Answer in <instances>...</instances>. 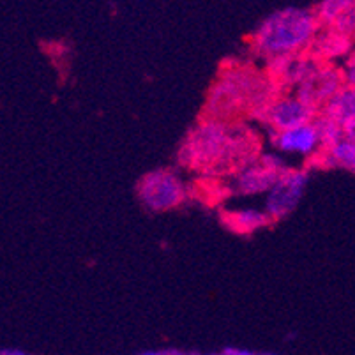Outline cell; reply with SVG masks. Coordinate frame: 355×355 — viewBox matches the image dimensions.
<instances>
[{
    "instance_id": "obj_25",
    "label": "cell",
    "mask_w": 355,
    "mask_h": 355,
    "mask_svg": "<svg viewBox=\"0 0 355 355\" xmlns=\"http://www.w3.org/2000/svg\"><path fill=\"white\" fill-rule=\"evenodd\" d=\"M267 355H272V354H267Z\"/></svg>"
},
{
    "instance_id": "obj_15",
    "label": "cell",
    "mask_w": 355,
    "mask_h": 355,
    "mask_svg": "<svg viewBox=\"0 0 355 355\" xmlns=\"http://www.w3.org/2000/svg\"><path fill=\"white\" fill-rule=\"evenodd\" d=\"M316 131H318V137H320L322 147L331 148L336 144H340L343 140V125L338 124L336 121H332L331 117L324 114H318L313 121Z\"/></svg>"
},
{
    "instance_id": "obj_16",
    "label": "cell",
    "mask_w": 355,
    "mask_h": 355,
    "mask_svg": "<svg viewBox=\"0 0 355 355\" xmlns=\"http://www.w3.org/2000/svg\"><path fill=\"white\" fill-rule=\"evenodd\" d=\"M332 159V166L343 168L347 172L355 173V144L348 140H341L334 147L325 148Z\"/></svg>"
},
{
    "instance_id": "obj_12",
    "label": "cell",
    "mask_w": 355,
    "mask_h": 355,
    "mask_svg": "<svg viewBox=\"0 0 355 355\" xmlns=\"http://www.w3.org/2000/svg\"><path fill=\"white\" fill-rule=\"evenodd\" d=\"M223 221L235 234L248 235L267 227L269 223H272V219L269 218V214L263 209L241 207L235 209V211L225 212Z\"/></svg>"
},
{
    "instance_id": "obj_9",
    "label": "cell",
    "mask_w": 355,
    "mask_h": 355,
    "mask_svg": "<svg viewBox=\"0 0 355 355\" xmlns=\"http://www.w3.org/2000/svg\"><path fill=\"white\" fill-rule=\"evenodd\" d=\"M272 145L283 156H301L311 159L316 153H320L322 141L315 124H304L288 131L272 133Z\"/></svg>"
},
{
    "instance_id": "obj_6",
    "label": "cell",
    "mask_w": 355,
    "mask_h": 355,
    "mask_svg": "<svg viewBox=\"0 0 355 355\" xmlns=\"http://www.w3.org/2000/svg\"><path fill=\"white\" fill-rule=\"evenodd\" d=\"M345 87L341 67L336 64L320 62L313 71L311 76L302 85L293 90V94L302 103L313 108L316 114H320L322 108L334 98Z\"/></svg>"
},
{
    "instance_id": "obj_19",
    "label": "cell",
    "mask_w": 355,
    "mask_h": 355,
    "mask_svg": "<svg viewBox=\"0 0 355 355\" xmlns=\"http://www.w3.org/2000/svg\"><path fill=\"white\" fill-rule=\"evenodd\" d=\"M225 355H254V354H251V352H248V350H227L225 352Z\"/></svg>"
},
{
    "instance_id": "obj_20",
    "label": "cell",
    "mask_w": 355,
    "mask_h": 355,
    "mask_svg": "<svg viewBox=\"0 0 355 355\" xmlns=\"http://www.w3.org/2000/svg\"><path fill=\"white\" fill-rule=\"evenodd\" d=\"M0 355H25V354L18 350H8V352H0Z\"/></svg>"
},
{
    "instance_id": "obj_13",
    "label": "cell",
    "mask_w": 355,
    "mask_h": 355,
    "mask_svg": "<svg viewBox=\"0 0 355 355\" xmlns=\"http://www.w3.org/2000/svg\"><path fill=\"white\" fill-rule=\"evenodd\" d=\"M320 114L327 115L338 124H347L355 119V89L343 87V89L322 108Z\"/></svg>"
},
{
    "instance_id": "obj_4",
    "label": "cell",
    "mask_w": 355,
    "mask_h": 355,
    "mask_svg": "<svg viewBox=\"0 0 355 355\" xmlns=\"http://www.w3.org/2000/svg\"><path fill=\"white\" fill-rule=\"evenodd\" d=\"M309 182V172L306 168H290L277 177L272 188L263 198V211L272 221L285 219L301 203Z\"/></svg>"
},
{
    "instance_id": "obj_1",
    "label": "cell",
    "mask_w": 355,
    "mask_h": 355,
    "mask_svg": "<svg viewBox=\"0 0 355 355\" xmlns=\"http://www.w3.org/2000/svg\"><path fill=\"white\" fill-rule=\"evenodd\" d=\"M320 28L313 9L285 8L270 12L258 25L251 44L267 60L308 53Z\"/></svg>"
},
{
    "instance_id": "obj_8",
    "label": "cell",
    "mask_w": 355,
    "mask_h": 355,
    "mask_svg": "<svg viewBox=\"0 0 355 355\" xmlns=\"http://www.w3.org/2000/svg\"><path fill=\"white\" fill-rule=\"evenodd\" d=\"M318 60L313 59L309 53L290 55V57H277V59L267 60L270 80L283 89H297L311 76L313 71L318 66Z\"/></svg>"
},
{
    "instance_id": "obj_3",
    "label": "cell",
    "mask_w": 355,
    "mask_h": 355,
    "mask_svg": "<svg viewBox=\"0 0 355 355\" xmlns=\"http://www.w3.org/2000/svg\"><path fill=\"white\" fill-rule=\"evenodd\" d=\"M137 195L147 211L166 212L179 207L188 196V189L175 172L161 168L141 177Z\"/></svg>"
},
{
    "instance_id": "obj_10",
    "label": "cell",
    "mask_w": 355,
    "mask_h": 355,
    "mask_svg": "<svg viewBox=\"0 0 355 355\" xmlns=\"http://www.w3.org/2000/svg\"><path fill=\"white\" fill-rule=\"evenodd\" d=\"M277 177H279V173L263 166L257 157L253 163H248L246 166L239 168L235 172L234 188L242 196L267 195V191L272 188Z\"/></svg>"
},
{
    "instance_id": "obj_14",
    "label": "cell",
    "mask_w": 355,
    "mask_h": 355,
    "mask_svg": "<svg viewBox=\"0 0 355 355\" xmlns=\"http://www.w3.org/2000/svg\"><path fill=\"white\" fill-rule=\"evenodd\" d=\"M355 4V0H324L315 6V15L322 28H329L345 11Z\"/></svg>"
},
{
    "instance_id": "obj_11",
    "label": "cell",
    "mask_w": 355,
    "mask_h": 355,
    "mask_svg": "<svg viewBox=\"0 0 355 355\" xmlns=\"http://www.w3.org/2000/svg\"><path fill=\"white\" fill-rule=\"evenodd\" d=\"M354 37L340 34L332 28H320L308 53L318 62L334 64V60L347 59L354 51Z\"/></svg>"
},
{
    "instance_id": "obj_7",
    "label": "cell",
    "mask_w": 355,
    "mask_h": 355,
    "mask_svg": "<svg viewBox=\"0 0 355 355\" xmlns=\"http://www.w3.org/2000/svg\"><path fill=\"white\" fill-rule=\"evenodd\" d=\"M316 112L309 108L306 103L297 98L293 92L277 96L269 106L260 114L263 124L269 125L270 133L288 131L293 128H301L304 124H311L316 117Z\"/></svg>"
},
{
    "instance_id": "obj_17",
    "label": "cell",
    "mask_w": 355,
    "mask_h": 355,
    "mask_svg": "<svg viewBox=\"0 0 355 355\" xmlns=\"http://www.w3.org/2000/svg\"><path fill=\"white\" fill-rule=\"evenodd\" d=\"M341 74H343L345 87H354L355 89V50L343 60Z\"/></svg>"
},
{
    "instance_id": "obj_24",
    "label": "cell",
    "mask_w": 355,
    "mask_h": 355,
    "mask_svg": "<svg viewBox=\"0 0 355 355\" xmlns=\"http://www.w3.org/2000/svg\"><path fill=\"white\" fill-rule=\"evenodd\" d=\"M354 40H355V32H354Z\"/></svg>"
},
{
    "instance_id": "obj_22",
    "label": "cell",
    "mask_w": 355,
    "mask_h": 355,
    "mask_svg": "<svg viewBox=\"0 0 355 355\" xmlns=\"http://www.w3.org/2000/svg\"><path fill=\"white\" fill-rule=\"evenodd\" d=\"M166 355H184V354H179V352H172V354H166Z\"/></svg>"
},
{
    "instance_id": "obj_18",
    "label": "cell",
    "mask_w": 355,
    "mask_h": 355,
    "mask_svg": "<svg viewBox=\"0 0 355 355\" xmlns=\"http://www.w3.org/2000/svg\"><path fill=\"white\" fill-rule=\"evenodd\" d=\"M343 138L355 144V119L354 121L347 122V124H343Z\"/></svg>"
},
{
    "instance_id": "obj_5",
    "label": "cell",
    "mask_w": 355,
    "mask_h": 355,
    "mask_svg": "<svg viewBox=\"0 0 355 355\" xmlns=\"http://www.w3.org/2000/svg\"><path fill=\"white\" fill-rule=\"evenodd\" d=\"M246 106L250 108L248 96L242 89V83L235 69H232L211 89L207 105H205V114L211 121L227 124V121L237 117L239 112H242Z\"/></svg>"
},
{
    "instance_id": "obj_21",
    "label": "cell",
    "mask_w": 355,
    "mask_h": 355,
    "mask_svg": "<svg viewBox=\"0 0 355 355\" xmlns=\"http://www.w3.org/2000/svg\"><path fill=\"white\" fill-rule=\"evenodd\" d=\"M140 355H164V354H159V352H145V354H140Z\"/></svg>"
},
{
    "instance_id": "obj_23",
    "label": "cell",
    "mask_w": 355,
    "mask_h": 355,
    "mask_svg": "<svg viewBox=\"0 0 355 355\" xmlns=\"http://www.w3.org/2000/svg\"><path fill=\"white\" fill-rule=\"evenodd\" d=\"M209 355H219V354H209ZM221 355H225V354H221Z\"/></svg>"
},
{
    "instance_id": "obj_2",
    "label": "cell",
    "mask_w": 355,
    "mask_h": 355,
    "mask_svg": "<svg viewBox=\"0 0 355 355\" xmlns=\"http://www.w3.org/2000/svg\"><path fill=\"white\" fill-rule=\"evenodd\" d=\"M180 163L189 168H223L248 159L246 137L225 122H200L179 150Z\"/></svg>"
}]
</instances>
